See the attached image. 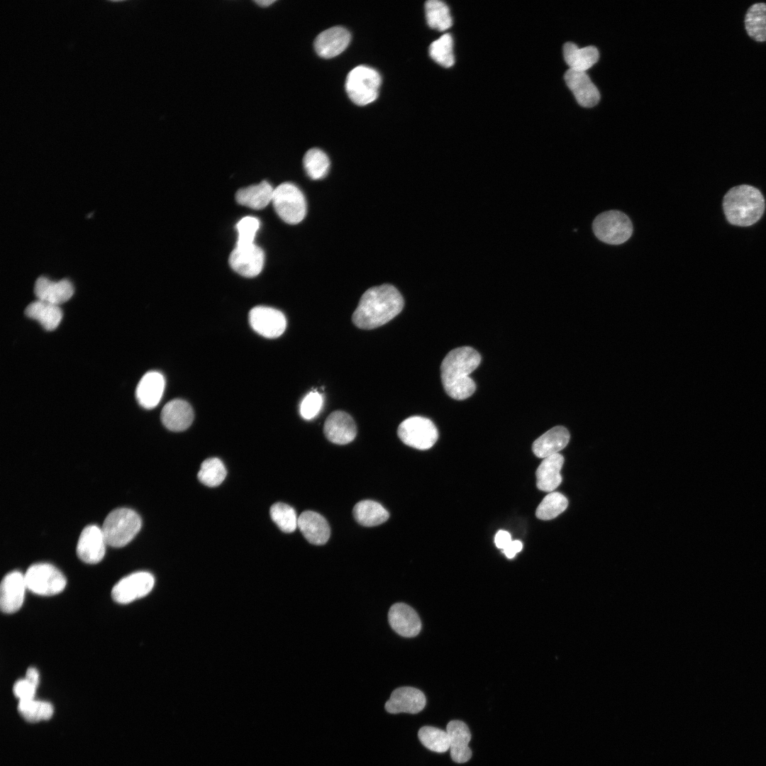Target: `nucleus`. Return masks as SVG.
<instances>
[{"mask_svg":"<svg viewBox=\"0 0 766 766\" xmlns=\"http://www.w3.org/2000/svg\"><path fill=\"white\" fill-rule=\"evenodd\" d=\"M745 28L754 40H766V3L757 2L750 6L745 15Z\"/></svg>","mask_w":766,"mask_h":766,"instance_id":"obj_31","label":"nucleus"},{"mask_svg":"<svg viewBox=\"0 0 766 766\" xmlns=\"http://www.w3.org/2000/svg\"><path fill=\"white\" fill-rule=\"evenodd\" d=\"M418 736L421 743L433 752L444 753L449 750V738L446 731L433 726H423L419 730Z\"/></svg>","mask_w":766,"mask_h":766,"instance_id":"obj_38","label":"nucleus"},{"mask_svg":"<svg viewBox=\"0 0 766 766\" xmlns=\"http://www.w3.org/2000/svg\"><path fill=\"white\" fill-rule=\"evenodd\" d=\"M397 434L404 444L418 450L431 448L438 437L435 424L430 419L418 416L403 421L398 427Z\"/></svg>","mask_w":766,"mask_h":766,"instance_id":"obj_9","label":"nucleus"},{"mask_svg":"<svg viewBox=\"0 0 766 766\" xmlns=\"http://www.w3.org/2000/svg\"><path fill=\"white\" fill-rule=\"evenodd\" d=\"M154 583V577L150 572H136L118 581L112 589L111 596L117 603L128 604L147 595Z\"/></svg>","mask_w":766,"mask_h":766,"instance_id":"obj_10","label":"nucleus"},{"mask_svg":"<svg viewBox=\"0 0 766 766\" xmlns=\"http://www.w3.org/2000/svg\"><path fill=\"white\" fill-rule=\"evenodd\" d=\"M298 528L311 544L323 545L329 539L331 530L327 521L321 514L305 511L298 517Z\"/></svg>","mask_w":766,"mask_h":766,"instance_id":"obj_23","label":"nucleus"},{"mask_svg":"<svg viewBox=\"0 0 766 766\" xmlns=\"http://www.w3.org/2000/svg\"><path fill=\"white\" fill-rule=\"evenodd\" d=\"M265 260L263 250L253 244L247 247H235L229 256L231 268L239 274L253 277L260 273Z\"/></svg>","mask_w":766,"mask_h":766,"instance_id":"obj_12","label":"nucleus"},{"mask_svg":"<svg viewBox=\"0 0 766 766\" xmlns=\"http://www.w3.org/2000/svg\"><path fill=\"white\" fill-rule=\"evenodd\" d=\"M323 433L331 442L345 445L355 439L357 428L353 418L348 413L335 411L326 419Z\"/></svg>","mask_w":766,"mask_h":766,"instance_id":"obj_17","label":"nucleus"},{"mask_svg":"<svg viewBox=\"0 0 766 766\" xmlns=\"http://www.w3.org/2000/svg\"><path fill=\"white\" fill-rule=\"evenodd\" d=\"M272 202L278 216L289 224H297L306 216V203L304 195L292 183H282L276 187Z\"/></svg>","mask_w":766,"mask_h":766,"instance_id":"obj_7","label":"nucleus"},{"mask_svg":"<svg viewBox=\"0 0 766 766\" xmlns=\"http://www.w3.org/2000/svg\"><path fill=\"white\" fill-rule=\"evenodd\" d=\"M304 167L308 176L314 180L326 176L330 167L327 155L318 148H311L304 155Z\"/></svg>","mask_w":766,"mask_h":766,"instance_id":"obj_34","label":"nucleus"},{"mask_svg":"<svg viewBox=\"0 0 766 766\" xmlns=\"http://www.w3.org/2000/svg\"><path fill=\"white\" fill-rule=\"evenodd\" d=\"M36 687L26 678L17 680L13 687V692L19 700L33 699Z\"/></svg>","mask_w":766,"mask_h":766,"instance_id":"obj_42","label":"nucleus"},{"mask_svg":"<svg viewBox=\"0 0 766 766\" xmlns=\"http://www.w3.org/2000/svg\"><path fill=\"white\" fill-rule=\"evenodd\" d=\"M323 402V396L320 393L315 391L310 392L300 404L301 416L306 420L313 418L321 411Z\"/></svg>","mask_w":766,"mask_h":766,"instance_id":"obj_41","label":"nucleus"},{"mask_svg":"<svg viewBox=\"0 0 766 766\" xmlns=\"http://www.w3.org/2000/svg\"><path fill=\"white\" fill-rule=\"evenodd\" d=\"M426 696L419 689L411 687H401L394 689L385 704V709L390 714H417L426 706Z\"/></svg>","mask_w":766,"mask_h":766,"instance_id":"obj_16","label":"nucleus"},{"mask_svg":"<svg viewBox=\"0 0 766 766\" xmlns=\"http://www.w3.org/2000/svg\"><path fill=\"white\" fill-rule=\"evenodd\" d=\"M564 462L562 455L557 453L543 459L536 470V485L538 489L551 492L562 482L560 470Z\"/></svg>","mask_w":766,"mask_h":766,"instance_id":"obj_26","label":"nucleus"},{"mask_svg":"<svg viewBox=\"0 0 766 766\" xmlns=\"http://www.w3.org/2000/svg\"><path fill=\"white\" fill-rule=\"evenodd\" d=\"M379 72L368 66L359 65L348 74L345 90L350 100L358 106H365L378 96L381 85Z\"/></svg>","mask_w":766,"mask_h":766,"instance_id":"obj_5","label":"nucleus"},{"mask_svg":"<svg viewBox=\"0 0 766 766\" xmlns=\"http://www.w3.org/2000/svg\"><path fill=\"white\" fill-rule=\"evenodd\" d=\"M255 3H256V4H257L258 5V6H261V7H267V6H270V4H273L274 2H275V1H274V0H272H272H259V1H255Z\"/></svg>","mask_w":766,"mask_h":766,"instance_id":"obj_46","label":"nucleus"},{"mask_svg":"<svg viewBox=\"0 0 766 766\" xmlns=\"http://www.w3.org/2000/svg\"><path fill=\"white\" fill-rule=\"evenodd\" d=\"M564 59L570 69L585 72L594 65L599 59V52L594 46L579 48L573 43H567L563 46Z\"/></svg>","mask_w":766,"mask_h":766,"instance_id":"obj_29","label":"nucleus"},{"mask_svg":"<svg viewBox=\"0 0 766 766\" xmlns=\"http://www.w3.org/2000/svg\"><path fill=\"white\" fill-rule=\"evenodd\" d=\"M523 548V543L520 540H512L504 550L503 553L506 557L511 559L515 557Z\"/></svg>","mask_w":766,"mask_h":766,"instance_id":"obj_44","label":"nucleus"},{"mask_svg":"<svg viewBox=\"0 0 766 766\" xmlns=\"http://www.w3.org/2000/svg\"><path fill=\"white\" fill-rule=\"evenodd\" d=\"M353 514L358 523L367 527L382 524L389 516L388 511L380 504L372 500H363L357 503Z\"/></svg>","mask_w":766,"mask_h":766,"instance_id":"obj_30","label":"nucleus"},{"mask_svg":"<svg viewBox=\"0 0 766 766\" xmlns=\"http://www.w3.org/2000/svg\"><path fill=\"white\" fill-rule=\"evenodd\" d=\"M404 305L401 293L393 285L373 287L362 295L352 321L361 329H373L393 319L401 311Z\"/></svg>","mask_w":766,"mask_h":766,"instance_id":"obj_1","label":"nucleus"},{"mask_svg":"<svg viewBox=\"0 0 766 766\" xmlns=\"http://www.w3.org/2000/svg\"><path fill=\"white\" fill-rule=\"evenodd\" d=\"M165 386V380L160 372H147L140 380L135 391L139 404L148 409L155 408L162 399Z\"/></svg>","mask_w":766,"mask_h":766,"instance_id":"obj_22","label":"nucleus"},{"mask_svg":"<svg viewBox=\"0 0 766 766\" xmlns=\"http://www.w3.org/2000/svg\"><path fill=\"white\" fill-rule=\"evenodd\" d=\"M274 189L267 181L240 189L235 194L238 204L252 209L260 210L266 207L272 200Z\"/></svg>","mask_w":766,"mask_h":766,"instance_id":"obj_27","label":"nucleus"},{"mask_svg":"<svg viewBox=\"0 0 766 766\" xmlns=\"http://www.w3.org/2000/svg\"><path fill=\"white\" fill-rule=\"evenodd\" d=\"M429 55L437 63L445 67L453 65V41L450 34L446 33L433 41L429 47Z\"/></svg>","mask_w":766,"mask_h":766,"instance_id":"obj_37","label":"nucleus"},{"mask_svg":"<svg viewBox=\"0 0 766 766\" xmlns=\"http://www.w3.org/2000/svg\"><path fill=\"white\" fill-rule=\"evenodd\" d=\"M391 628L405 638L416 636L421 630V621L416 611L404 603L394 604L388 612Z\"/></svg>","mask_w":766,"mask_h":766,"instance_id":"obj_15","label":"nucleus"},{"mask_svg":"<svg viewBox=\"0 0 766 766\" xmlns=\"http://www.w3.org/2000/svg\"><path fill=\"white\" fill-rule=\"evenodd\" d=\"M226 476V469L223 462L216 457L204 460L198 472L199 481L208 487H216L221 484Z\"/></svg>","mask_w":766,"mask_h":766,"instance_id":"obj_36","label":"nucleus"},{"mask_svg":"<svg viewBox=\"0 0 766 766\" xmlns=\"http://www.w3.org/2000/svg\"><path fill=\"white\" fill-rule=\"evenodd\" d=\"M723 209L727 221L738 226H750L758 221L765 209L760 190L743 184L731 188L724 196Z\"/></svg>","mask_w":766,"mask_h":766,"instance_id":"obj_3","label":"nucleus"},{"mask_svg":"<svg viewBox=\"0 0 766 766\" xmlns=\"http://www.w3.org/2000/svg\"><path fill=\"white\" fill-rule=\"evenodd\" d=\"M27 589L34 594L52 596L62 592L66 578L55 566L48 563H36L28 567L24 574Z\"/></svg>","mask_w":766,"mask_h":766,"instance_id":"obj_8","label":"nucleus"},{"mask_svg":"<svg viewBox=\"0 0 766 766\" xmlns=\"http://www.w3.org/2000/svg\"><path fill=\"white\" fill-rule=\"evenodd\" d=\"M596 237L610 245H620L628 240L633 233V224L624 213L610 210L599 214L593 221Z\"/></svg>","mask_w":766,"mask_h":766,"instance_id":"obj_6","label":"nucleus"},{"mask_svg":"<svg viewBox=\"0 0 766 766\" xmlns=\"http://www.w3.org/2000/svg\"><path fill=\"white\" fill-rule=\"evenodd\" d=\"M260 227V221L252 216H245L240 220L235 228L238 232V240L235 247H247L254 243L256 233Z\"/></svg>","mask_w":766,"mask_h":766,"instance_id":"obj_40","label":"nucleus"},{"mask_svg":"<svg viewBox=\"0 0 766 766\" xmlns=\"http://www.w3.org/2000/svg\"><path fill=\"white\" fill-rule=\"evenodd\" d=\"M249 321L255 331L267 338L280 336L287 326V320L282 312L274 308L263 306H256L251 309L249 313Z\"/></svg>","mask_w":766,"mask_h":766,"instance_id":"obj_11","label":"nucleus"},{"mask_svg":"<svg viewBox=\"0 0 766 766\" xmlns=\"http://www.w3.org/2000/svg\"><path fill=\"white\" fill-rule=\"evenodd\" d=\"M567 505V499L562 494L550 492L537 507L535 516L540 520H551L562 513Z\"/></svg>","mask_w":766,"mask_h":766,"instance_id":"obj_35","label":"nucleus"},{"mask_svg":"<svg viewBox=\"0 0 766 766\" xmlns=\"http://www.w3.org/2000/svg\"><path fill=\"white\" fill-rule=\"evenodd\" d=\"M18 711L27 721L35 723L50 719L54 711L52 705L47 701L33 699L19 700Z\"/></svg>","mask_w":766,"mask_h":766,"instance_id":"obj_33","label":"nucleus"},{"mask_svg":"<svg viewBox=\"0 0 766 766\" xmlns=\"http://www.w3.org/2000/svg\"><path fill=\"white\" fill-rule=\"evenodd\" d=\"M141 528L140 516L128 508H118L109 514L101 528L106 544L121 548L131 542Z\"/></svg>","mask_w":766,"mask_h":766,"instance_id":"obj_4","label":"nucleus"},{"mask_svg":"<svg viewBox=\"0 0 766 766\" xmlns=\"http://www.w3.org/2000/svg\"><path fill=\"white\" fill-rule=\"evenodd\" d=\"M25 314L37 321L47 331L55 329L62 318V312L57 305L38 299L26 308Z\"/></svg>","mask_w":766,"mask_h":766,"instance_id":"obj_28","label":"nucleus"},{"mask_svg":"<svg viewBox=\"0 0 766 766\" xmlns=\"http://www.w3.org/2000/svg\"><path fill=\"white\" fill-rule=\"evenodd\" d=\"M426 17L428 25L440 31L449 28L453 20L448 6L438 0H429L425 4Z\"/></svg>","mask_w":766,"mask_h":766,"instance_id":"obj_32","label":"nucleus"},{"mask_svg":"<svg viewBox=\"0 0 766 766\" xmlns=\"http://www.w3.org/2000/svg\"><path fill=\"white\" fill-rule=\"evenodd\" d=\"M194 419V411L190 404L182 399H174L163 407L161 421L163 425L172 431H182L188 428Z\"/></svg>","mask_w":766,"mask_h":766,"instance_id":"obj_24","label":"nucleus"},{"mask_svg":"<svg viewBox=\"0 0 766 766\" xmlns=\"http://www.w3.org/2000/svg\"><path fill=\"white\" fill-rule=\"evenodd\" d=\"M350 32L341 26H335L321 32L314 40L316 53L323 58H331L343 52L350 43Z\"/></svg>","mask_w":766,"mask_h":766,"instance_id":"obj_19","label":"nucleus"},{"mask_svg":"<svg viewBox=\"0 0 766 766\" xmlns=\"http://www.w3.org/2000/svg\"><path fill=\"white\" fill-rule=\"evenodd\" d=\"M106 545L102 529L96 525L88 526L79 535L77 545V556L86 563H98L105 555Z\"/></svg>","mask_w":766,"mask_h":766,"instance_id":"obj_13","label":"nucleus"},{"mask_svg":"<svg viewBox=\"0 0 766 766\" xmlns=\"http://www.w3.org/2000/svg\"><path fill=\"white\" fill-rule=\"evenodd\" d=\"M511 536L506 531H499L494 538V543L498 548L504 550L511 542Z\"/></svg>","mask_w":766,"mask_h":766,"instance_id":"obj_43","label":"nucleus"},{"mask_svg":"<svg viewBox=\"0 0 766 766\" xmlns=\"http://www.w3.org/2000/svg\"><path fill=\"white\" fill-rule=\"evenodd\" d=\"M34 293L38 300L58 306L72 296L74 287L66 279L54 282L40 277L35 281Z\"/></svg>","mask_w":766,"mask_h":766,"instance_id":"obj_21","label":"nucleus"},{"mask_svg":"<svg viewBox=\"0 0 766 766\" xmlns=\"http://www.w3.org/2000/svg\"><path fill=\"white\" fill-rule=\"evenodd\" d=\"M481 356L471 347L464 346L450 351L442 361L440 376L443 388L453 399L463 400L476 389L470 374L479 365Z\"/></svg>","mask_w":766,"mask_h":766,"instance_id":"obj_2","label":"nucleus"},{"mask_svg":"<svg viewBox=\"0 0 766 766\" xmlns=\"http://www.w3.org/2000/svg\"><path fill=\"white\" fill-rule=\"evenodd\" d=\"M564 78L579 105L592 107L598 104L600 94L585 72L569 69Z\"/></svg>","mask_w":766,"mask_h":766,"instance_id":"obj_18","label":"nucleus"},{"mask_svg":"<svg viewBox=\"0 0 766 766\" xmlns=\"http://www.w3.org/2000/svg\"><path fill=\"white\" fill-rule=\"evenodd\" d=\"M270 513L272 521L283 532L292 533L298 527V518L291 506L277 502L271 506Z\"/></svg>","mask_w":766,"mask_h":766,"instance_id":"obj_39","label":"nucleus"},{"mask_svg":"<svg viewBox=\"0 0 766 766\" xmlns=\"http://www.w3.org/2000/svg\"><path fill=\"white\" fill-rule=\"evenodd\" d=\"M570 437L566 428L555 426L533 442L532 450L536 457L544 459L565 448L569 443Z\"/></svg>","mask_w":766,"mask_h":766,"instance_id":"obj_25","label":"nucleus"},{"mask_svg":"<svg viewBox=\"0 0 766 766\" xmlns=\"http://www.w3.org/2000/svg\"><path fill=\"white\" fill-rule=\"evenodd\" d=\"M449 738V750L452 760L457 763L467 762L472 756L469 747L471 733L467 726L461 721H451L446 727Z\"/></svg>","mask_w":766,"mask_h":766,"instance_id":"obj_20","label":"nucleus"},{"mask_svg":"<svg viewBox=\"0 0 766 766\" xmlns=\"http://www.w3.org/2000/svg\"><path fill=\"white\" fill-rule=\"evenodd\" d=\"M25 678L35 687H38L39 684V673L35 667L28 668Z\"/></svg>","mask_w":766,"mask_h":766,"instance_id":"obj_45","label":"nucleus"},{"mask_svg":"<svg viewBox=\"0 0 766 766\" xmlns=\"http://www.w3.org/2000/svg\"><path fill=\"white\" fill-rule=\"evenodd\" d=\"M27 589L24 574L18 571L8 573L0 588V606L4 613L13 614L22 606Z\"/></svg>","mask_w":766,"mask_h":766,"instance_id":"obj_14","label":"nucleus"}]
</instances>
